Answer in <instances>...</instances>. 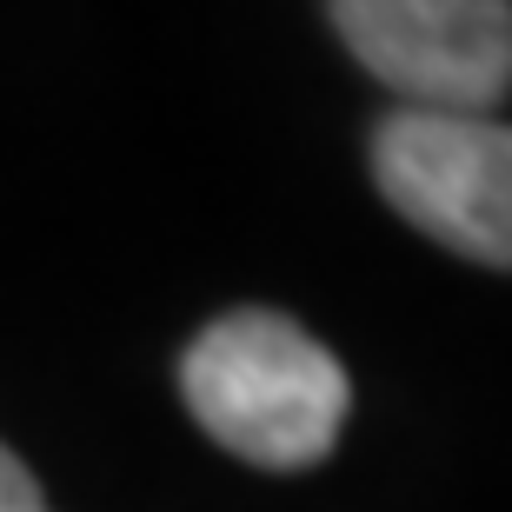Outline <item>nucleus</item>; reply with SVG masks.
I'll list each match as a JSON object with an SVG mask.
<instances>
[{"instance_id": "f03ea898", "label": "nucleus", "mask_w": 512, "mask_h": 512, "mask_svg": "<svg viewBox=\"0 0 512 512\" xmlns=\"http://www.w3.org/2000/svg\"><path fill=\"white\" fill-rule=\"evenodd\" d=\"M386 207L473 266H512V127L499 114H386L373 127Z\"/></svg>"}, {"instance_id": "7ed1b4c3", "label": "nucleus", "mask_w": 512, "mask_h": 512, "mask_svg": "<svg viewBox=\"0 0 512 512\" xmlns=\"http://www.w3.org/2000/svg\"><path fill=\"white\" fill-rule=\"evenodd\" d=\"M326 20L406 114H499L512 94L506 0H340Z\"/></svg>"}, {"instance_id": "20e7f679", "label": "nucleus", "mask_w": 512, "mask_h": 512, "mask_svg": "<svg viewBox=\"0 0 512 512\" xmlns=\"http://www.w3.org/2000/svg\"><path fill=\"white\" fill-rule=\"evenodd\" d=\"M0 512H47V499H40L34 473L20 466L7 446H0Z\"/></svg>"}, {"instance_id": "f257e3e1", "label": "nucleus", "mask_w": 512, "mask_h": 512, "mask_svg": "<svg viewBox=\"0 0 512 512\" xmlns=\"http://www.w3.org/2000/svg\"><path fill=\"white\" fill-rule=\"evenodd\" d=\"M180 399L200 419V433L220 439L233 459L266 473H300L333 453L353 380L300 320L240 306L187 346Z\"/></svg>"}]
</instances>
